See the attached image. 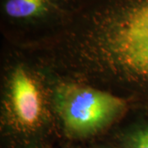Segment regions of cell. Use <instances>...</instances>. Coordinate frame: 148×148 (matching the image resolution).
<instances>
[{
	"label": "cell",
	"mask_w": 148,
	"mask_h": 148,
	"mask_svg": "<svg viewBox=\"0 0 148 148\" xmlns=\"http://www.w3.org/2000/svg\"><path fill=\"white\" fill-rule=\"evenodd\" d=\"M56 106L68 135L93 136L108 127L125 109V102L108 92L77 85L62 86Z\"/></svg>",
	"instance_id": "obj_1"
},
{
	"label": "cell",
	"mask_w": 148,
	"mask_h": 148,
	"mask_svg": "<svg viewBox=\"0 0 148 148\" xmlns=\"http://www.w3.org/2000/svg\"><path fill=\"white\" fill-rule=\"evenodd\" d=\"M76 0H2L6 21L19 26H35L58 21L66 6Z\"/></svg>",
	"instance_id": "obj_2"
},
{
	"label": "cell",
	"mask_w": 148,
	"mask_h": 148,
	"mask_svg": "<svg viewBox=\"0 0 148 148\" xmlns=\"http://www.w3.org/2000/svg\"><path fill=\"white\" fill-rule=\"evenodd\" d=\"M11 102L19 124L32 129L41 114V101L36 83L23 69H16L12 76Z\"/></svg>",
	"instance_id": "obj_3"
},
{
	"label": "cell",
	"mask_w": 148,
	"mask_h": 148,
	"mask_svg": "<svg viewBox=\"0 0 148 148\" xmlns=\"http://www.w3.org/2000/svg\"><path fill=\"white\" fill-rule=\"evenodd\" d=\"M117 148H148V124L126 131L117 139Z\"/></svg>",
	"instance_id": "obj_4"
},
{
	"label": "cell",
	"mask_w": 148,
	"mask_h": 148,
	"mask_svg": "<svg viewBox=\"0 0 148 148\" xmlns=\"http://www.w3.org/2000/svg\"><path fill=\"white\" fill-rule=\"evenodd\" d=\"M95 148H112L111 147H108V146H99V147H96Z\"/></svg>",
	"instance_id": "obj_5"
}]
</instances>
